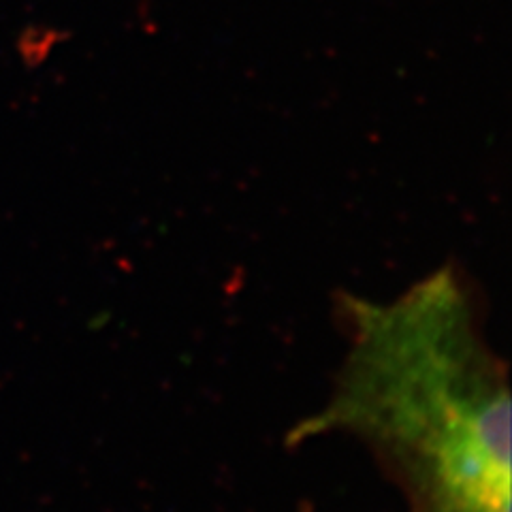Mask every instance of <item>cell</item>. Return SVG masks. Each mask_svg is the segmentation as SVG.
<instances>
[{
	"mask_svg": "<svg viewBox=\"0 0 512 512\" xmlns=\"http://www.w3.org/2000/svg\"><path fill=\"white\" fill-rule=\"evenodd\" d=\"M346 357L288 444L357 438L408 512H510V382L474 282L453 265L391 301L342 293Z\"/></svg>",
	"mask_w": 512,
	"mask_h": 512,
	"instance_id": "6da1fadb",
	"label": "cell"
}]
</instances>
